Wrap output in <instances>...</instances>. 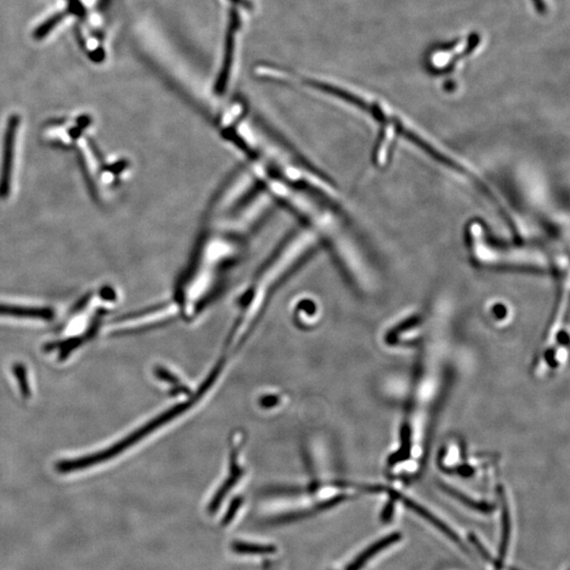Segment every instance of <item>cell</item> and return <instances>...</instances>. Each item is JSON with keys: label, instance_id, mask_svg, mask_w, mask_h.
Wrapping results in <instances>:
<instances>
[{"label": "cell", "instance_id": "3957f363", "mask_svg": "<svg viewBox=\"0 0 570 570\" xmlns=\"http://www.w3.org/2000/svg\"><path fill=\"white\" fill-rule=\"evenodd\" d=\"M20 119L17 114L11 115L3 138V159L0 167V198H7L11 190L12 169L15 153L16 134Z\"/></svg>", "mask_w": 570, "mask_h": 570}, {"label": "cell", "instance_id": "8fae6325", "mask_svg": "<svg viewBox=\"0 0 570 570\" xmlns=\"http://www.w3.org/2000/svg\"><path fill=\"white\" fill-rule=\"evenodd\" d=\"M536 11L540 14H545L547 12V5L544 0H532Z\"/></svg>", "mask_w": 570, "mask_h": 570}, {"label": "cell", "instance_id": "7a4b0ae2", "mask_svg": "<svg viewBox=\"0 0 570 570\" xmlns=\"http://www.w3.org/2000/svg\"><path fill=\"white\" fill-rule=\"evenodd\" d=\"M228 1L231 3V9L226 22L223 56L219 73L213 86V91L217 95H223L231 85L238 37L243 28V14L244 12L252 11L254 8L252 0H228Z\"/></svg>", "mask_w": 570, "mask_h": 570}, {"label": "cell", "instance_id": "7c38bea8", "mask_svg": "<svg viewBox=\"0 0 570 570\" xmlns=\"http://www.w3.org/2000/svg\"><path fill=\"white\" fill-rule=\"evenodd\" d=\"M90 56L92 61L97 62V63H101V62H103L104 59H105V52H104L101 48H99V50L97 49L93 53H91Z\"/></svg>", "mask_w": 570, "mask_h": 570}, {"label": "cell", "instance_id": "ba28073f", "mask_svg": "<svg viewBox=\"0 0 570 570\" xmlns=\"http://www.w3.org/2000/svg\"><path fill=\"white\" fill-rule=\"evenodd\" d=\"M70 11H62L59 12V13L54 14L52 15L51 17L48 18L45 22H43L38 28H36V30L34 31L33 33V37L36 41H41V39L45 38L49 35V33L55 28L57 24H61L68 15H69Z\"/></svg>", "mask_w": 570, "mask_h": 570}, {"label": "cell", "instance_id": "52a82bcc", "mask_svg": "<svg viewBox=\"0 0 570 570\" xmlns=\"http://www.w3.org/2000/svg\"><path fill=\"white\" fill-rule=\"evenodd\" d=\"M231 549L240 555H271L276 553V547L273 545L254 544L239 541L231 544Z\"/></svg>", "mask_w": 570, "mask_h": 570}, {"label": "cell", "instance_id": "8992f818", "mask_svg": "<svg viewBox=\"0 0 570 570\" xmlns=\"http://www.w3.org/2000/svg\"><path fill=\"white\" fill-rule=\"evenodd\" d=\"M499 495H501V504H503V534H501V546H499V559L495 561L494 567L497 570H501L503 568L504 560H505L506 553H507L508 545H509L510 539V518L509 511H508L507 503H506L505 497L501 489H499Z\"/></svg>", "mask_w": 570, "mask_h": 570}, {"label": "cell", "instance_id": "9c48e42d", "mask_svg": "<svg viewBox=\"0 0 570 570\" xmlns=\"http://www.w3.org/2000/svg\"><path fill=\"white\" fill-rule=\"evenodd\" d=\"M12 370H13L14 375H15L16 379H17L20 393L22 394V396H24V398H30L31 387L30 385H29L28 374H27L26 366H24V364L17 362V364H14Z\"/></svg>", "mask_w": 570, "mask_h": 570}, {"label": "cell", "instance_id": "277c9868", "mask_svg": "<svg viewBox=\"0 0 570 570\" xmlns=\"http://www.w3.org/2000/svg\"><path fill=\"white\" fill-rule=\"evenodd\" d=\"M0 316L52 320L54 316H55V314H54V311L50 308L10 306V304H0Z\"/></svg>", "mask_w": 570, "mask_h": 570}, {"label": "cell", "instance_id": "5b68a950", "mask_svg": "<svg viewBox=\"0 0 570 570\" xmlns=\"http://www.w3.org/2000/svg\"><path fill=\"white\" fill-rule=\"evenodd\" d=\"M401 539V534H398V532H395V534H390V536H385V538L380 539V540L377 541L376 543L374 544L371 545L369 548H366V550L362 551L351 564L348 565L347 569L345 570H360L364 565H366V562L370 561L374 555H378L379 553L381 551L385 550V548L387 547L391 546V545L395 544V543L399 542V540Z\"/></svg>", "mask_w": 570, "mask_h": 570}, {"label": "cell", "instance_id": "6da1fadb", "mask_svg": "<svg viewBox=\"0 0 570 570\" xmlns=\"http://www.w3.org/2000/svg\"><path fill=\"white\" fill-rule=\"evenodd\" d=\"M271 203L245 168L225 182L209 206L192 258L180 278L175 308L190 315L215 297L241 263Z\"/></svg>", "mask_w": 570, "mask_h": 570}, {"label": "cell", "instance_id": "30bf717a", "mask_svg": "<svg viewBox=\"0 0 570 570\" xmlns=\"http://www.w3.org/2000/svg\"><path fill=\"white\" fill-rule=\"evenodd\" d=\"M240 504H241V499H236V501L231 504V507L228 509L227 513H226L225 518H224L223 521H222V525H228L229 522L234 519V515H235L236 511H237L238 508H239Z\"/></svg>", "mask_w": 570, "mask_h": 570}]
</instances>
